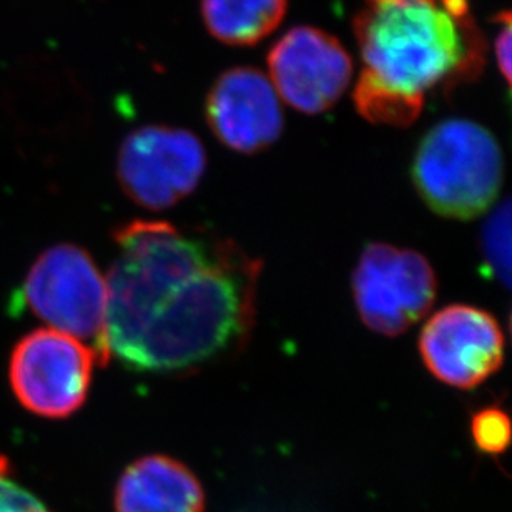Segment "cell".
<instances>
[{
	"label": "cell",
	"mask_w": 512,
	"mask_h": 512,
	"mask_svg": "<svg viewBox=\"0 0 512 512\" xmlns=\"http://www.w3.org/2000/svg\"><path fill=\"white\" fill-rule=\"evenodd\" d=\"M0 512H52L35 494L17 483L9 459L0 454Z\"/></svg>",
	"instance_id": "15"
},
{
	"label": "cell",
	"mask_w": 512,
	"mask_h": 512,
	"mask_svg": "<svg viewBox=\"0 0 512 512\" xmlns=\"http://www.w3.org/2000/svg\"><path fill=\"white\" fill-rule=\"evenodd\" d=\"M511 335H512V313H511Z\"/></svg>",
	"instance_id": "17"
},
{
	"label": "cell",
	"mask_w": 512,
	"mask_h": 512,
	"mask_svg": "<svg viewBox=\"0 0 512 512\" xmlns=\"http://www.w3.org/2000/svg\"><path fill=\"white\" fill-rule=\"evenodd\" d=\"M22 296L39 320L89 346L99 365L109 363L107 278L84 248L62 243L45 250L30 266Z\"/></svg>",
	"instance_id": "4"
},
{
	"label": "cell",
	"mask_w": 512,
	"mask_h": 512,
	"mask_svg": "<svg viewBox=\"0 0 512 512\" xmlns=\"http://www.w3.org/2000/svg\"><path fill=\"white\" fill-rule=\"evenodd\" d=\"M355 37L363 70L353 99L378 125L413 124L428 92L478 74L484 60L468 0H370Z\"/></svg>",
	"instance_id": "2"
},
{
	"label": "cell",
	"mask_w": 512,
	"mask_h": 512,
	"mask_svg": "<svg viewBox=\"0 0 512 512\" xmlns=\"http://www.w3.org/2000/svg\"><path fill=\"white\" fill-rule=\"evenodd\" d=\"M114 503L115 512H203L205 493L185 464L152 454L125 469Z\"/></svg>",
	"instance_id": "11"
},
{
	"label": "cell",
	"mask_w": 512,
	"mask_h": 512,
	"mask_svg": "<svg viewBox=\"0 0 512 512\" xmlns=\"http://www.w3.org/2000/svg\"><path fill=\"white\" fill-rule=\"evenodd\" d=\"M504 180L503 150L488 128L464 119L434 125L414 155L413 182L434 213L453 220L483 215Z\"/></svg>",
	"instance_id": "3"
},
{
	"label": "cell",
	"mask_w": 512,
	"mask_h": 512,
	"mask_svg": "<svg viewBox=\"0 0 512 512\" xmlns=\"http://www.w3.org/2000/svg\"><path fill=\"white\" fill-rule=\"evenodd\" d=\"M499 34L496 37V60L499 70L512 90V9L496 15Z\"/></svg>",
	"instance_id": "16"
},
{
	"label": "cell",
	"mask_w": 512,
	"mask_h": 512,
	"mask_svg": "<svg viewBox=\"0 0 512 512\" xmlns=\"http://www.w3.org/2000/svg\"><path fill=\"white\" fill-rule=\"evenodd\" d=\"M288 0H202L208 32L225 45L250 47L283 22Z\"/></svg>",
	"instance_id": "12"
},
{
	"label": "cell",
	"mask_w": 512,
	"mask_h": 512,
	"mask_svg": "<svg viewBox=\"0 0 512 512\" xmlns=\"http://www.w3.org/2000/svg\"><path fill=\"white\" fill-rule=\"evenodd\" d=\"M207 120L215 137L238 153L261 152L283 132L280 97L268 75L252 67L218 77L207 97Z\"/></svg>",
	"instance_id": "10"
},
{
	"label": "cell",
	"mask_w": 512,
	"mask_h": 512,
	"mask_svg": "<svg viewBox=\"0 0 512 512\" xmlns=\"http://www.w3.org/2000/svg\"><path fill=\"white\" fill-rule=\"evenodd\" d=\"M271 85L301 114H323L350 87L353 60L340 40L301 25L288 30L268 54Z\"/></svg>",
	"instance_id": "8"
},
{
	"label": "cell",
	"mask_w": 512,
	"mask_h": 512,
	"mask_svg": "<svg viewBox=\"0 0 512 512\" xmlns=\"http://www.w3.org/2000/svg\"><path fill=\"white\" fill-rule=\"evenodd\" d=\"M97 363L94 351L82 341L40 328L15 345L9 361L10 388L29 413L69 418L87 401Z\"/></svg>",
	"instance_id": "5"
},
{
	"label": "cell",
	"mask_w": 512,
	"mask_h": 512,
	"mask_svg": "<svg viewBox=\"0 0 512 512\" xmlns=\"http://www.w3.org/2000/svg\"><path fill=\"white\" fill-rule=\"evenodd\" d=\"M107 276L110 360L150 375L190 373L252 336L261 261L212 233L137 220L114 235Z\"/></svg>",
	"instance_id": "1"
},
{
	"label": "cell",
	"mask_w": 512,
	"mask_h": 512,
	"mask_svg": "<svg viewBox=\"0 0 512 512\" xmlns=\"http://www.w3.org/2000/svg\"><path fill=\"white\" fill-rule=\"evenodd\" d=\"M205 168L207 153L195 133L167 125H145L122 143L117 177L132 202L160 212L195 192Z\"/></svg>",
	"instance_id": "7"
},
{
	"label": "cell",
	"mask_w": 512,
	"mask_h": 512,
	"mask_svg": "<svg viewBox=\"0 0 512 512\" xmlns=\"http://www.w3.org/2000/svg\"><path fill=\"white\" fill-rule=\"evenodd\" d=\"M351 283L361 321L389 338L428 315L438 290L433 266L421 253L386 243L363 250Z\"/></svg>",
	"instance_id": "6"
},
{
	"label": "cell",
	"mask_w": 512,
	"mask_h": 512,
	"mask_svg": "<svg viewBox=\"0 0 512 512\" xmlns=\"http://www.w3.org/2000/svg\"><path fill=\"white\" fill-rule=\"evenodd\" d=\"M481 253L491 275L512 290V198L484 223Z\"/></svg>",
	"instance_id": "13"
},
{
	"label": "cell",
	"mask_w": 512,
	"mask_h": 512,
	"mask_svg": "<svg viewBox=\"0 0 512 512\" xmlns=\"http://www.w3.org/2000/svg\"><path fill=\"white\" fill-rule=\"evenodd\" d=\"M418 346L429 373L453 388H476L503 365V331L476 306L449 305L434 313Z\"/></svg>",
	"instance_id": "9"
},
{
	"label": "cell",
	"mask_w": 512,
	"mask_h": 512,
	"mask_svg": "<svg viewBox=\"0 0 512 512\" xmlns=\"http://www.w3.org/2000/svg\"><path fill=\"white\" fill-rule=\"evenodd\" d=\"M473 438L484 453H503L512 439L511 419L501 409L479 411L473 419Z\"/></svg>",
	"instance_id": "14"
}]
</instances>
